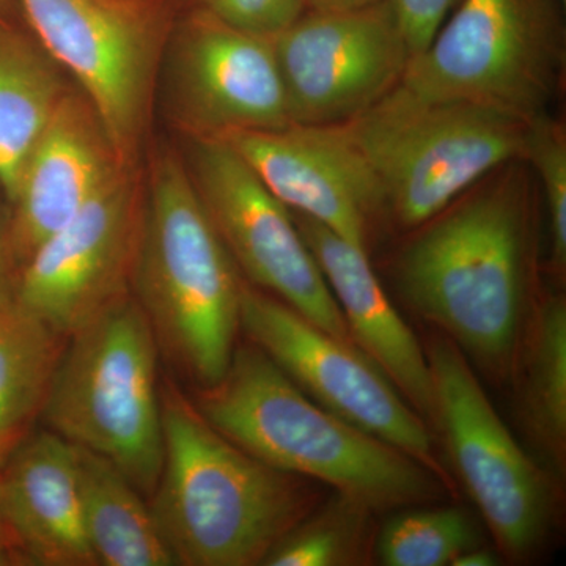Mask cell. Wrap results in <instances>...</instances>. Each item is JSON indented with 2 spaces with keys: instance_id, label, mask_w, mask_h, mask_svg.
Masks as SVG:
<instances>
[{
  "instance_id": "obj_7",
  "label": "cell",
  "mask_w": 566,
  "mask_h": 566,
  "mask_svg": "<svg viewBox=\"0 0 566 566\" xmlns=\"http://www.w3.org/2000/svg\"><path fill=\"white\" fill-rule=\"evenodd\" d=\"M562 0H458L398 91L427 102L491 107L531 122L565 71Z\"/></svg>"
},
{
  "instance_id": "obj_19",
  "label": "cell",
  "mask_w": 566,
  "mask_h": 566,
  "mask_svg": "<svg viewBox=\"0 0 566 566\" xmlns=\"http://www.w3.org/2000/svg\"><path fill=\"white\" fill-rule=\"evenodd\" d=\"M82 516L96 565L174 566L150 505L106 458L77 447Z\"/></svg>"
},
{
  "instance_id": "obj_27",
  "label": "cell",
  "mask_w": 566,
  "mask_h": 566,
  "mask_svg": "<svg viewBox=\"0 0 566 566\" xmlns=\"http://www.w3.org/2000/svg\"><path fill=\"white\" fill-rule=\"evenodd\" d=\"M411 59L427 50L458 0H386Z\"/></svg>"
},
{
  "instance_id": "obj_26",
  "label": "cell",
  "mask_w": 566,
  "mask_h": 566,
  "mask_svg": "<svg viewBox=\"0 0 566 566\" xmlns=\"http://www.w3.org/2000/svg\"><path fill=\"white\" fill-rule=\"evenodd\" d=\"M200 9L226 24L274 39L304 13V0H200Z\"/></svg>"
},
{
  "instance_id": "obj_20",
  "label": "cell",
  "mask_w": 566,
  "mask_h": 566,
  "mask_svg": "<svg viewBox=\"0 0 566 566\" xmlns=\"http://www.w3.org/2000/svg\"><path fill=\"white\" fill-rule=\"evenodd\" d=\"M66 91L43 48L0 17V189L9 202L29 153Z\"/></svg>"
},
{
  "instance_id": "obj_8",
  "label": "cell",
  "mask_w": 566,
  "mask_h": 566,
  "mask_svg": "<svg viewBox=\"0 0 566 566\" xmlns=\"http://www.w3.org/2000/svg\"><path fill=\"white\" fill-rule=\"evenodd\" d=\"M43 51L80 84L126 166H137L172 35L167 0H14Z\"/></svg>"
},
{
  "instance_id": "obj_29",
  "label": "cell",
  "mask_w": 566,
  "mask_h": 566,
  "mask_svg": "<svg viewBox=\"0 0 566 566\" xmlns=\"http://www.w3.org/2000/svg\"><path fill=\"white\" fill-rule=\"evenodd\" d=\"M499 565V557L495 556L493 551L486 549V547H482L476 545L474 547H469L464 553H461L460 556L452 562L450 566H494Z\"/></svg>"
},
{
  "instance_id": "obj_34",
  "label": "cell",
  "mask_w": 566,
  "mask_h": 566,
  "mask_svg": "<svg viewBox=\"0 0 566 566\" xmlns=\"http://www.w3.org/2000/svg\"><path fill=\"white\" fill-rule=\"evenodd\" d=\"M562 2H566V0H562Z\"/></svg>"
},
{
  "instance_id": "obj_4",
  "label": "cell",
  "mask_w": 566,
  "mask_h": 566,
  "mask_svg": "<svg viewBox=\"0 0 566 566\" xmlns=\"http://www.w3.org/2000/svg\"><path fill=\"white\" fill-rule=\"evenodd\" d=\"M527 268L526 203L506 180L431 222L401 253L398 281L458 348L504 374L520 337Z\"/></svg>"
},
{
  "instance_id": "obj_10",
  "label": "cell",
  "mask_w": 566,
  "mask_h": 566,
  "mask_svg": "<svg viewBox=\"0 0 566 566\" xmlns=\"http://www.w3.org/2000/svg\"><path fill=\"white\" fill-rule=\"evenodd\" d=\"M188 164L208 218L237 268L262 292L352 342L314 253L289 210L222 137L191 139Z\"/></svg>"
},
{
  "instance_id": "obj_18",
  "label": "cell",
  "mask_w": 566,
  "mask_h": 566,
  "mask_svg": "<svg viewBox=\"0 0 566 566\" xmlns=\"http://www.w3.org/2000/svg\"><path fill=\"white\" fill-rule=\"evenodd\" d=\"M11 543L32 564L96 566L82 516L77 447L52 431L20 442L0 476Z\"/></svg>"
},
{
  "instance_id": "obj_1",
  "label": "cell",
  "mask_w": 566,
  "mask_h": 566,
  "mask_svg": "<svg viewBox=\"0 0 566 566\" xmlns=\"http://www.w3.org/2000/svg\"><path fill=\"white\" fill-rule=\"evenodd\" d=\"M161 411L163 469L148 505L177 565H262L319 491L234 446L172 381L161 385Z\"/></svg>"
},
{
  "instance_id": "obj_30",
  "label": "cell",
  "mask_w": 566,
  "mask_h": 566,
  "mask_svg": "<svg viewBox=\"0 0 566 566\" xmlns=\"http://www.w3.org/2000/svg\"><path fill=\"white\" fill-rule=\"evenodd\" d=\"M378 0H304L305 9L316 11H337L363 9Z\"/></svg>"
},
{
  "instance_id": "obj_14",
  "label": "cell",
  "mask_w": 566,
  "mask_h": 566,
  "mask_svg": "<svg viewBox=\"0 0 566 566\" xmlns=\"http://www.w3.org/2000/svg\"><path fill=\"white\" fill-rule=\"evenodd\" d=\"M172 118L191 139L292 125L273 43L202 9L164 55Z\"/></svg>"
},
{
  "instance_id": "obj_28",
  "label": "cell",
  "mask_w": 566,
  "mask_h": 566,
  "mask_svg": "<svg viewBox=\"0 0 566 566\" xmlns=\"http://www.w3.org/2000/svg\"><path fill=\"white\" fill-rule=\"evenodd\" d=\"M20 264L11 244L10 216L0 207V307L17 303Z\"/></svg>"
},
{
  "instance_id": "obj_16",
  "label": "cell",
  "mask_w": 566,
  "mask_h": 566,
  "mask_svg": "<svg viewBox=\"0 0 566 566\" xmlns=\"http://www.w3.org/2000/svg\"><path fill=\"white\" fill-rule=\"evenodd\" d=\"M123 167L128 166L92 104L81 92L66 91L29 153L10 202L11 244L20 271Z\"/></svg>"
},
{
  "instance_id": "obj_31",
  "label": "cell",
  "mask_w": 566,
  "mask_h": 566,
  "mask_svg": "<svg viewBox=\"0 0 566 566\" xmlns=\"http://www.w3.org/2000/svg\"><path fill=\"white\" fill-rule=\"evenodd\" d=\"M13 545L11 543L9 528H7L6 517H3V506H2V493H0V546L10 547Z\"/></svg>"
},
{
  "instance_id": "obj_15",
  "label": "cell",
  "mask_w": 566,
  "mask_h": 566,
  "mask_svg": "<svg viewBox=\"0 0 566 566\" xmlns=\"http://www.w3.org/2000/svg\"><path fill=\"white\" fill-rule=\"evenodd\" d=\"M222 139L290 211L365 249L368 221L385 210L370 166L342 125L237 132Z\"/></svg>"
},
{
  "instance_id": "obj_13",
  "label": "cell",
  "mask_w": 566,
  "mask_h": 566,
  "mask_svg": "<svg viewBox=\"0 0 566 566\" xmlns=\"http://www.w3.org/2000/svg\"><path fill=\"white\" fill-rule=\"evenodd\" d=\"M294 125H344L400 84L411 52L386 0L305 10L271 39Z\"/></svg>"
},
{
  "instance_id": "obj_11",
  "label": "cell",
  "mask_w": 566,
  "mask_h": 566,
  "mask_svg": "<svg viewBox=\"0 0 566 566\" xmlns=\"http://www.w3.org/2000/svg\"><path fill=\"white\" fill-rule=\"evenodd\" d=\"M427 357L436 419L458 475L506 556L526 557L549 520L547 476L517 444L450 338L433 342Z\"/></svg>"
},
{
  "instance_id": "obj_6",
  "label": "cell",
  "mask_w": 566,
  "mask_h": 566,
  "mask_svg": "<svg viewBox=\"0 0 566 566\" xmlns=\"http://www.w3.org/2000/svg\"><path fill=\"white\" fill-rule=\"evenodd\" d=\"M342 126L370 166L385 208L415 229L497 167L523 158L528 122L476 104L417 99L395 87Z\"/></svg>"
},
{
  "instance_id": "obj_21",
  "label": "cell",
  "mask_w": 566,
  "mask_h": 566,
  "mask_svg": "<svg viewBox=\"0 0 566 566\" xmlns=\"http://www.w3.org/2000/svg\"><path fill=\"white\" fill-rule=\"evenodd\" d=\"M66 340L22 305L0 307V455L40 416Z\"/></svg>"
},
{
  "instance_id": "obj_5",
  "label": "cell",
  "mask_w": 566,
  "mask_h": 566,
  "mask_svg": "<svg viewBox=\"0 0 566 566\" xmlns=\"http://www.w3.org/2000/svg\"><path fill=\"white\" fill-rule=\"evenodd\" d=\"M159 356L132 294L70 335L40 412L48 430L109 460L147 497L164 457Z\"/></svg>"
},
{
  "instance_id": "obj_3",
  "label": "cell",
  "mask_w": 566,
  "mask_h": 566,
  "mask_svg": "<svg viewBox=\"0 0 566 566\" xmlns=\"http://www.w3.org/2000/svg\"><path fill=\"white\" fill-rule=\"evenodd\" d=\"M243 282L208 218L188 164L172 150L145 177V221L133 296L159 354L196 389L226 374L240 333Z\"/></svg>"
},
{
  "instance_id": "obj_23",
  "label": "cell",
  "mask_w": 566,
  "mask_h": 566,
  "mask_svg": "<svg viewBox=\"0 0 566 566\" xmlns=\"http://www.w3.org/2000/svg\"><path fill=\"white\" fill-rule=\"evenodd\" d=\"M374 510L337 493L296 524L264 558V566L363 565Z\"/></svg>"
},
{
  "instance_id": "obj_22",
  "label": "cell",
  "mask_w": 566,
  "mask_h": 566,
  "mask_svg": "<svg viewBox=\"0 0 566 566\" xmlns=\"http://www.w3.org/2000/svg\"><path fill=\"white\" fill-rule=\"evenodd\" d=\"M521 408L535 444L557 471L566 452V304L551 296L536 311L524 354Z\"/></svg>"
},
{
  "instance_id": "obj_12",
  "label": "cell",
  "mask_w": 566,
  "mask_h": 566,
  "mask_svg": "<svg viewBox=\"0 0 566 566\" xmlns=\"http://www.w3.org/2000/svg\"><path fill=\"white\" fill-rule=\"evenodd\" d=\"M137 167L118 170L21 266L17 303L65 337L133 294L145 221Z\"/></svg>"
},
{
  "instance_id": "obj_25",
  "label": "cell",
  "mask_w": 566,
  "mask_h": 566,
  "mask_svg": "<svg viewBox=\"0 0 566 566\" xmlns=\"http://www.w3.org/2000/svg\"><path fill=\"white\" fill-rule=\"evenodd\" d=\"M524 159L534 164L547 211H549L551 251L557 271L566 264V137L564 126L547 117L532 118L527 126Z\"/></svg>"
},
{
  "instance_id": "obj_32",
  "label": "cell",
  "mask_w": 566,
  "mask_h": 566,
  "mask_svg": "<svg viewBox=\"0 0 566 566\" xmlns=\"http://www.w3.org/2000/svg\"><path fill=\"white\" fill-rule=\"evenodd\" d=\"M14 556L11 554L10 547L0 546V566L14 564Z\"/></svg>"
},
{
  "instance_id": "obj_9",
  "label": "cell",
  "mask_w": 566,
  "mask_h": 566,
  "mask_svg": "<svg viewBox=\"0 0 566 566\" xmlns=\"http://www.w3.org/2000/svg\"><path fill=\"white\" fill-rule=\"evenodd\" d=\"M240 327L316 403L411 457L444 485L449 483L422 416L352 342L334 337L277 297L245 283Z\"/></svg>"
},
{
  "instance_id": "obj_2",
  "label": "cell",
  "mask_w": 566,
  "mask_h": 566,
  "mask_svg": "<svg viewBox=\"0 0 566 566\" xmlns=\"http://www.w3.org/2000/svg\"><path fill=\"white\" fill-rule=\"evenodd\" d=\"M192 403L249 455L374 512L424 504L444 486L411 457L316 403L253 344L237 346L222 378L196 389Z\"/></svg>"
},
{
  "instance_id": "obj_33",
  "label": "cell",
  "mask_w": 566,
  "mask_h": 566,
  "mask_svg": "<svg viewBox=\"0 0 566 566\" xmlns=\"http://www.w3.org/2000/svg\"><path fill=\"white\" fill-rule=\"evenodd\" d=\"M11 0H0V17L6 18L10 9Z\"/></svg>"
},
{
  "instance_id": "obj_24",
  "label": "cell",
  "mask_w": 566,
  "mask_h": 566,
  "mask_svg": "<svg viewBox=\"0 0 566 566\" xmlns=\"http://www.w3.org/2000/svg\"><path fill=\"white\" fill-rule=\"evenodd\" d=\"M480 545L479 532L463 510L453 506L401 512L387 521L376 542L386 566H447Z\"/></svg>"
},
{
  "instance_id": "obj_17",
  "label": "cell",
  "mask_w": 566,
  "mask_h": 566,
  "mask_svg": "<svg viewBox=\"0 0 566 566\" xmlns=\"http://www.w3.org/2000/svg\"><path fill=\"white\" fill-rule=\"evenodd\" d=\"M293 218L337 301L353 344L385 371L420 416L436 419L427 354L387 297L365 249L305 216L293 212Z\"/></svg>"
}]
</instances>
